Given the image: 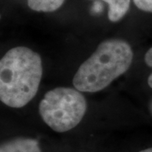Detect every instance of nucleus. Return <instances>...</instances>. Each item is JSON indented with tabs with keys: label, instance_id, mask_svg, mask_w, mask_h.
I'll list each match as a JSON object with an SVG mask.
<instances>
[{
	"label": "nucleus",
	"instance_id": "1",
	"mask_svg": "<svg viewBox=\"0 0 152 152\" xmlns=\"http://www.w3.org/2000/svg\"><path fill=\"white\" fill-rule=\"evenodd\" d=\"M42 76V58L26 47L10 49L0 61V99L3 103L20 108L37 92Z\"/></svg>",
	"mask_w": 152,
	"mask_h": 152
},
{
	"label": "nucleus",
	"instance_id": "2",
	"mask_svg": "<svg viewBox=\"0 0 152 152\" xmlns=\"http://www.w3.org/2000/svg\"><path fill=\"white\" fill-rule=\"evenodd\" d=\"M133 56L129 44L124 40L104 41L79 68L73 85L82 92L100 91L129 69Z\"/></svg>",
	"mask_w": 152,
	"mask_h": 152
},
{
	"label": "nucleus",
	"instance_id": "3",
	"mask_svg": "<svg viewBox=\"0 0 152 152\" xmlns=\"http://www.w3.org/2000/svg\"><path fill=\"white\" fill-rule=\"evenodd\" d=\"M86 112V101L77 89L58 87L46 93L39 113L53 130L64 133L80 124Z\"/></svg>",
	"mask_w": 152,
	"mask_h": 152
},
{
	"label": "nucleus",
	"instance_id": "4",
	"mask_svg": "<svg viewBox=\"0 0 152 152\" xmlns=\"http://www.w3.org/2000/svg\"><path fill=\"white\" fill-rule=\"evenodd\" d=\"M0 152H42L37 140L16 138L1 144Z\"/></svg>",
	"mask_w": 152,
	"mask_h": 152
},
{
	"label": "nucleus",
	"instance_id": "5",
	"mask_svg": "<svg viewBox=\"0 0 152 152\" xmlns=\"http://www.w3.org/2000/svg\"><path fill=\"white\" fill-rule=\"evenodd\" d=\"M108 4V19L118 22L124 16L129 9L131 0H102Z\"/></svg>",
	"mask_w": 152,
	"mask_h": 152
},
{
	"label": "nucleus",
	"instance_id": "6",
	"mask_svg": "<svg viewBox=\"0 0 152 152\" xmlns=\"http://www.w3.org/2000/svg\"><path fill=\"white\" fill-rule=\"evenodd\" d=\"M65 0H27L31 10L37 12H53L58 10Z\"/></svg>",
	"mask_w": 152,
	"mask_h": 152
},
{
	"label": "nucleus",
	"instance_id": "7",
	"mask_svg": "<svg viewBox=\"0 0 152 152\" xmlns=\"http://www.w3.org/2000/svg\"><path fill=\"white\" fill-rule=\"evenodd\" d=\"M135 6L140 10L152 13V0H133Z\"/></svg>",
	"mask_w": 152,
	"mask_h": 152
},
{
	"label": "nucleus",
	"instance_id": "8",
	"mask_svg": "<svg viewBox=\"0 0 152 152\" xmlns=\"http://www.w3.org/2000/svg\"><path fill=\"white\" fill-rule=\"evenodd\" d=\"M145 64L149 67H151L152 68V48L149 49L147 51L146 53H145Z\"/></svg>",
	"mask_w": 152,
	"mask_h": 152
},
{
	"label": "nucleus",
	"instance_id": "9",
	"mask_svg": "<svg viewBox=\"0 0 152 152\" xmlns=\"http://www.w3.org/2000/svg\"><path fill=\"white\" fill-rule=\"evenodd\" d=\"M148 85L152 89V73L150 75L149 78H148Z\"/></svg>",
	"mask_w": 152,
	"mask_h": 152
},
{
	"label": "nucleus",
	"instance_id": "10",
	"mask_svg": "<svg viewBox=\"0 0 152 152\" xmlns=\"http://www.w3.org/2000/svg\"><path fill=\"white\" fill-rule=\"evenodd\" d=\"M140 152H152V148H148V149L143 150V151H141Z\"/></svg>",
	"mask_w": 152,
	"mask_h": 152
},
{
	"label": "nucleus",
	"instance_id": "11",
	"mask_svg": "<svg viewBox=\"0 0 152 152\" xmlns=\"http://www.w3.org/2000/svg\"><path fill=\"white\" fill-rule=\"evenodd\" d=\"M149 109H150V112H151V114L152 115V100L150 102V105H149Z\"/></svg>",
	"mask_w": 152,
	"mask_h": 152
}]
</instances>
